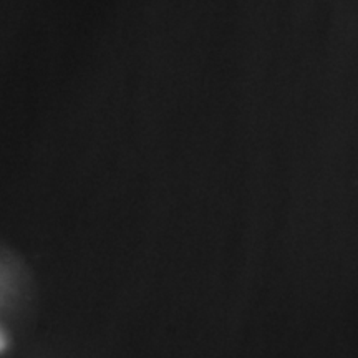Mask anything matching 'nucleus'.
<instances>
[{
	"label": "nucleus",
	"instance_id": "nucleus-1",
	"mask_svg": "<svg viewBox=\"0 0 358 358\" xmlns=\"http://www.w3.org/2000/svg\"><path fill=\"white\" fill-rule=\"evenodd\" d=\"M34 297V275L22 254L0 243V317L24 312Z\"/></svg>",
	"mask_w": 358,
	"mask_h": 358
},
{
	"label": "nucleus",
	"instance_id": "nucleus-2",
	"mask_svg": "<svg viewBox=\"0 0 358 358\" xmlns=\"http://www.w3.org/2000/svg\"><path fill=\"white\" fill-rule=\"evenodd\" d=\"M7 347H8V334L6 327H3L2 322H0V353L6 352Z\"/></svg>",
	"mask_w": 358,
	"mask_h": 358
}]
</instances>
